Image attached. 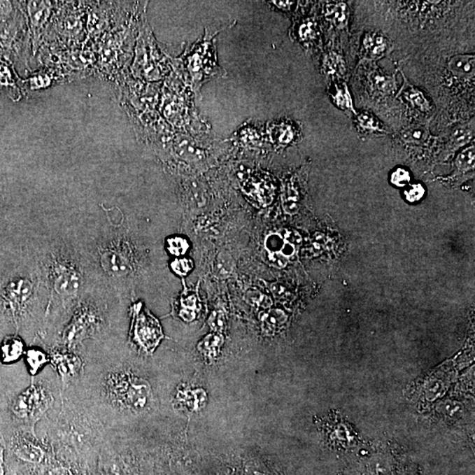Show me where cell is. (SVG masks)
<instances>
[{
	"instance_id": "1",
	"label": "cell",
	"mask_w": 475,
	"mask_h": 475,
	"mask_svg": "<svg viewBox=\"0 0 475 475\" xmlns=\"http://www.w3.org/2000/svg\"><path fill=\"white\" fill-rule=\"evenodd\" d=\"M83 374L61 395L78 403L106 428L120 425L128 416L151 411L152 385L132 369L112 358L111 351L84 350Z\"/></svg>"
},
{
	"instance_id": "2",
	"label": "cell",
	"mask_w": 475,
	"mask_h": 475,
	"mask_svg": "<svg viewBox=\"0 0 475 475\" xmlns=\"http://www.w3.org/2000/svg\"><path fill=\"white\" fill-rule=\"evenodd\" d=\"M40 436L51 446L87 455L101 449L108 429L78 403L61 395L59 409L43 419Z\"/></svg>"
},
{
	"instance_id": "3",
	"label": "cell",
	"mask_w": 475,
	"mask_h": 475,
	"mask_svg": "<svg viewBox=\"0 0 475 475\" xmlns=\"http://www.w3.org/2000/svg\"><path fill=\"white\" fill-rule=\"evenodd\" d=\"M50 367V365H49ZM61 383L50 367L31 378L30 384L9 399L6 406L12 432L17 429L36 430V425L59 408Z\"/></svg>"
},
{
	"instance_id": "4",
	"label": "cell",
	"mask_w": 475,
	"mask_h": 475,
	"mask_svg": "<svg viewBox=\"0 0 475 475\" xmlns=\"http://www.w3.org/2000/svg\"><path fill=\"white\" fill-rule=\"evenodd\" d=\"M105 327L104 311L97 303L85 299L75 307L70 319L61 331L57 343L50 348H64L81 355L84 341L97 339Z\"/></svg>"
},
{
	"instance_id": "5",
	"label": "cell",
	"mask_w": 475,
	"mask_h": 475,
	"mask_svg": "<svg viewBox=\"0 0 475 475\" xmlns=\"http://www.w3.org/2000/svg\"><path fill=\"white\" fill-rule=\"evenodd\" d=\"M213 39L214 36L206 32L204 40L194 45L183 60L191 84L197 90L205 80L223 73L218 66Z\"/></svg>"
},
{
	"instance_id": "6",
	"label": "cell",
	"mask_w": 475,
	"mask_h": 475,
	"mask_svg": "<svg viewBox=\"0 0 475 475\" xmlns=\"http://www.w3.org/2000/svg\"><path fill=\"white\" fill-rule=\"evenodd\" d=\"M48 275L53 290L63 298L77 295L83 285L80 266L71 255L64 253L51 256Z\"/></svg>"
},
{
	"instance_id": "7",
	"label": "cell",
	"mask_w": 475,
	"mask_h": 475,
	"mask_svg": "<svg viewBox=\"0 0 475 475\" xmlns=\"http://www.w3.org/2000/svg\"><path fill=\"white\" fill-rule=\"evenodd\" d=\"M132 310V341L146 354H152L164 338L162 326L148 311L143 309L141 303L136 304Z\"/></svg>"
},
{
	"instance_id": "8",
	"label": "cell",
	"mask_w": 475,
	"mask_h": 475,
	"mask_svg": "<svg viewBox=\"0 0 475 475\" xmlns=\"http://www.w3.org/2000/svg\"><path fill=\"white\" fill-rule=\"evenodd\" d=\"M50 367L56 372L61 383V391L66 390L83 374L85 360L77 352L60 348H48Z\"/></svg>"
},
{
	"instance_id": "9",
	"label": "cell",
	"mask_w": 475,
	"mask_h": 475,
	"mask_svg": "<svg viewBox=\"0 0 475 475\" xmlns=\"http://www.w3.org/2000/svg\"><path fill=\"white\" fill-rule=\"evenodd\" d=\"M131 249L126 242L109 241L99 249V262L108 276H122L132 269Z\"/></svg>"
},
{
	"instance_id": "10",
	"label": "cell",
	"mask_w": 475,
	"mask_h": 475,
	"mask_svg": "<svg viewBox=\"0 0 475 475\" xmlns=\"http://www.w3.org/2000/svg\"><path fill=\"white\" fill-rule=\"evenodd\" d=\"M30 381L31 377L24 363L20 362L11 367L0 365V408L8 406L9 399L27 387Z\"/></svg>"
},
{
	"instance_id": "11",
	"label": "cell",
	"mask_w": 475,
	"mask_h": 475,
	"mask_svg": "<svg viewBox=\"0 0 475 475\" xmlns=\"http://www.w3.org/2000/svg\"><path fill=\"white\" fill-rule=\"evenodd\" d=\"M55 3L49 1L25 2L27 15L31 27L34 51L38 49L41 39L46 31V25L53 15Z\"/></svg>"
},
{
	"instance_id": "12",
	"label": "cell",
	"mask_w": 475,
	"mask_h": 475,
	"mask_svg": "<svg viewBox=\"0 0 475 475\" xmlns=\"http://www.w3.org/2000/svg\"><path fill=\"white\" fill-rule=\"evenodd\" d=\"M27 345L22 336L8 334L0 341V365L11 367L22 362Z\"/></svg>"
},
{
	"instance_id": "13",
	"label": "cell",
	"mask_w": 475,
	"mask_h": 475,
	"mask_svg": "<svg viewBox=\"0 0 475 475\" xmlns=\"http://www.w3.org/2000/svg\"><path fill=\"white\" fill-rule=\"evenodd\" d=\"M78 10L76 12L71 13V9L67 10V13H58L57 20V33L66 37L69 40H75L76 37H80L82 31H83V22H82V13H78Z\"/></svg>"
},
{
	"instance_id": "14",
	"label": "cell",
	"mask_w": 475,
	"mask_h": 475,
	"mask_svg": "<svg viewBox=\"0 0 475 475\" xmlns=\"http://www.w3.org/2000/svg\"><path fill=\"white\" fill-rule=\"evenodd\" d=\"M23 362L30 377H36L49 367L50 362L49 352L38 346L29 347L24 355Z\"/></svg>"
},
{
	"instance_id": "15",
	"label": "cell",
	"mask_w": 475,
	"mask_h": 475,
	"mask_svg": "<svg viewBox=\"0 0 475 475\" xmlns=\"http://www.w3.org/2000/svg\"><path fill=\"white\" fill-rule=\"evenodd\" d=\"M448 68L454 76L460 78H472L475 74V57L474 55H457L451 58Z\"/></svg>"
},
{
	"instance_id": "16",
	"label": "cell",
	"mask_w": 475,
	"mask_h": 475,
	"mask_svg": "<svg viewBox=\"0 0 475 475\" xmlns=\"http://www.w3.org/2000/svg\"><path fill=\"white\" fill-rule=\"evenodd\" d=\"M364 47L371 57H381L388 50V42L384 37L378 34H368L364 37Z\"/></svg>"
},
{
	"instance_id": "17",
	"label": "cell",
	"mask_w": 475,
	"mask_h": 475,
	"mask_svg": "<svg viewBox=\"0 0 475 475\" xmlns=\"http://www.w3.org/2000/svg\"><path fill=\"white\" fill-rule=\"evenodd\" d=\"M326 16L327 19L337 27L346 26L348 20L346 5L344 3H332L327 6Z\"/></svg>"
},
{
	"instance_id": "18",
	"label": "cell",
	"mask_w": 475,
	"mask_h": 475,
	"mask_svg": "<svg viewBox=\"0 0 475 475\" xmlns=\"http://www.w3.org/2000/svg\"><path fill=\"white\" fill-rule=\"evenodd\" d=\"M473 138L474 129H472L469 126H460L453 132L451 136V149L455 151L460 147L466 146Z\"/></svg>"
},
{
	"instance_id": "19",
	"label": "cell",
	"mask_w": 475,
	"mask_h": 475,
	"mask_svg": "<svg viewBox=\"0 0 475 475\" xmlns=\"http://www.w3.org/2000/svg\"><path fill=\"white\" fill-rule=\"evenodd\" d=\"M474 146H471L458 155L455 165L460 173H467L468 171L474 170Z\"/></svg>"
},
{
	"instance_id": "20",
	"label": "cell",
	"mask_w": 475,
	"mask_h": 475,
	"mask_svg": "<svg viewBox=\"0 0 475 475\" xmlns=\"http://www.w3.org/2000/svg\"><path fill=\"white\" fill-rule=\"evenodd\" d=\"M404 97L415 107L421 109L423 111H428L430 108L429 102L426 100L425 95L418 89L413 87L406 89Z\"/></svg>"
},
{
	"instance_id": "21",
	"label": "cell",
	"mask_w": 475,
	"mask_h": 475,
	"mask_svg": "<svg viewBox=\"0 0 475 475\" xmlns=\"http://www.w3.org/2000/svg\"><path fill=\"white\" fill-rule=\"evenodd\" d=\"M374 87L378 90L384 94L394 93L396 89V82L394 78L389 76H382V75H375L374 81Z\"/></svg>"
},
{
	"instance_id": "22",
	"label": "cell",
	"mask_w": 475,
	"mask_h": 475,
	"mask_svg": "<svg viewBox=\"0 0 475 475\" xmlns=\"http://www.w3.org/2000/svg\"><path fill=\"white\" fill-rule=\"evenodd\" d=\"M334 101L336 102L337 107L343 109H350V111L355 113L353 107V102L350 97V91L346 85H344L343 88L338 89L336 95H334Z\"/></svg>"
},
{
	"instance_id": "23",
	"label": "cell",
	"mask_w": 475,
	"mask_h": 475,
	"mask_svg": "<svg viewBox=\"0 0 475 475\" xmlns=\"http://www.w3.org/2000/svg\"><path fill=\"white\" fill-rule=\"evenodd\" d=\"M169 250L171 254L176 256H180L185 254L187 249H189V244L186 240L183 238L174 237L169 239Z\"/></svg>"
},
{
	"instance_id": "24",
	"label": "cell",
	"mask_w": 475,
	"mask_h": 475,
	"mask_svg": "<svg viewBox=\"0 0 475 475\" xmlns=\"http://www.w3.org/2000/svg\"><path fill=\"white\" fill-rule=\"evenodd\" d=\"M326 66L331 75H341L344 71V64L343 60L336 54H331L329 59L327 60Z\"/></svg>"
},
{
	"instance_id": "25",
	"label": "cell",
	"mask_w": 475,
	"mask_h": 475,
	"mask_svg": "<svg viewBox=\"0 0 475 475\" xmlns=\"http://www.w3.org/2000/svg\"><path fill=\"white\" fill-rule=\"evenodd\" d=\"M358 125L367 132H383L377 121L368 114L358 115Z\"/></svg>"
},
{
	"instance_id": "26",
	"label": "cell",
	"mask_w": 475,
	"mask_h": 475,
	"mask_svg": "<svg viewBox=\"0 0 475 475\" xmlns=\"http://www.w3.org/2000/svg\"><path fill=\"white\" fill-rule=\"evenodd\" d=\"M285 243V241L278 234L269 235L265 241L266 248L271 253L281 252Z\"/></svg>"
},
{
	"instance_id": "27",
	"label": "cell",
	"mask_w": 475,
	"mask_h": 475,
	"mask_svg": "<svg viewBox=\"0 0 475 475\" xmlns=\"http://www.w3.org/2000/svg\"><path fill=\"white\" fill-rule=\"evenodd\" d=\"M283 207L290 214L296 213L298 211V203H297V193L292 187H289L286 193V197L283 200Z\"/></svg>"
},
{
	"instance_id": "28",
	"label": "cell",
	"mask_w": 475,
	"mask_h": 475,
	"mask_svg": "<svg viewBox=\"0 0 475 475\" xmlns=\"http://www.w3.org/2000/svg\"><path fill=\"white\" fill-rule=\"evenodd\" d=\"M193 268V263L187 259H176L172 262V269L176 274L185 276Z\"/></svg>"
},
{
	"instance_id": "29",
	"label": "cell",
	"mask_w": 475,
	"mask_h": 475,
	"mask_svg": "<svg viewBox=\"0 0 475 475\" xmlns=\"http://www.w3.org/2000/svg\"><path fill=\"white\" fill-rule=\"evenodd\" d=\"M392 184L397 187H405L410 182V174L408 171L398 169L392 173L391 176Z\"/></svg>"
},
{
	"instance_id": "30",
	"label": "cell",
	"mask_w": 475,
	"mask_h": 475,
	"mask_svg": "<svg viewBox=\"0 0 475 475\" xmlns=\"http://www.w3.org/2000/svg\"><path fill=\"white\" fill-rule=\"evenodd\" d=\"M425 190L421 184H413L409 189L405 191V197L406 200L410 203H415L425 196Z\"/></svg>"
},
{
	"instance_id": "31",
	"label": "cell",
	"mask_w": 475,
	"mask_h": 475,
	"mask_svg": "<svg viewBox=\"0 0 475 475\" xmlns=\"http://www.w3.org/2000/svg\"><path fill=\"white\" fill-rule=\"evenodd\" d=\"M276 136L278 141L281 143H288L293 139L292 127L288 125H281L276 128Z\"/></svg>"
},
{
	"instance_id": "32",
	"label": "cell",
	"mask_w": 475,
	"mask_h": 475,
	"mask_svg": "<svg viewBox=\"0 0 475 475\" xmlns=\"http://www.w3.org/2000/svg\"><path fill=\"white\" fill-rule=\"evenodd\" d=\"M269 262L276 268H283L288 263V257L283 255L282 253H271L269 255Z\"/></svg>"
},
{
	"instance_id": "33",
	"label": "cell",
	"mask_w": 475,
	"mask_h": 475,
	"mask_svg": "<svg viewBox=\"0 0 475 475\" xmlns=\"http://www.w3.org/2000/svg\"><path fill=\"white\" fill-rule=\"evenodd\" d=\"M299 35L303 41L310 40L314 36V27L312 22H306L299 27Z\"/></svg>"
},
{
	"instance_id": "34",
	"label": "cell",
	"mask_w": 475,
	"mask_h": 475,
	"mask_svg": "<svg viewBox=\"0 0 475 475\" xmlns=\"http://www.w3.org/2000/svg\"><path fill=\"white\" fill-rule=\"evenodd\" d=\"M6 441L0 439V475H6Z\"/></svg>"
},
{
	"instance_id": "35",
	"label": "cell",
	"mask_w": 475,
	"mask_h": 475,
	"mask_svg": "<svg viewBox=\"0 0 475 475\" xmlns=\"http://www.w3.org/2000/svg\"><path fill=\"white\" fill-rule=\"evenodd\" d=\"M283 240H285L288 243L292 244H299L302 242V237L295 231H288L285 232V236H283Z\"/></svg>"
},
{
	"instance_id": "36",
	"label": "cell",
	"mask_w": 475,
	"mask_h": 475,
	"mask_svg": "<svg viewBox=\"0 0 475 475\" xmlns=\"http://www.w3.org/2000/svg\"><path fill=\"white\" fill-rule=\"evenodd\" d=\"M48 475H73L69 468L59 465V466H55L51 467Z\"/></svg>"
},
{
	"instance_id": "37",
	"label": "cell",
	"mask_w": 475,
	"mask_h": 475,
	"mask_svg": "<svg viewBox=\"0 0 475 475\" xmlns=\"http://www.w3.org/2000/svg\"><path fill=\"white\" fill-rule=\"evenodd\" d=\"M413 140H422L423 139H426V134L423 129H411L409 132L406 133V138Z\"/></svg>"
},
{
	"instance_id": "38",
	"label": "cell",
	"mask_w": 475,
	"mask_h": 475,
	"mask_svg": "<svg viewBox=\"0 0 475 475\" xmlns=\"http://www.w3.org/2000/svg\"><path fill=\"white\" fill-rule=\"evenodd\" d=\"M271 5L276 6V8L282 10V11H290L295 5V2L290 1H271Z\"/></svg>"
},
{
	"instance_id": "39",
	"label": "cell",
	"mask_w": 475,
	"mask_h": 475,
	"mask_svg": "<svg viewBox=\"0 0 475 475\" xmlns=\"http://www.w3.org/2000/svg\"><path fill=\"white\" fill-rule=\"evenodd\" d=\"M294 250H295V249H294L293 246L285 241V243L283 245V248L280 253H282L283 255H285L286 257H288V256L293 255Z\"/></svg>"
}]
</instances>
